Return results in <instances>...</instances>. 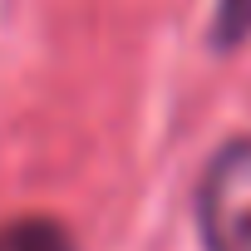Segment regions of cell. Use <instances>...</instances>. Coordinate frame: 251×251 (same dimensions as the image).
<instances>
[{
    "instance_id": "6da1fadb",
    "label": "cell",
    "mask_w": 251,
    "mask_h": 251,
    "mask_svg": "<svg viewBox=\"0 0 251 251\" xmlns=\"http://www.w3.org/2000/svg\"><path fill=\"white\" fill-rule=\"evenodd\" d=\"M197 231L207 251H251V138H231L197 182Z\"/></svg>"
},
{
    "instance_id": "7a4b0ae2",
    "label": "cell",
    "mask_w": 251,
    "mask_h": 251,
    "mask_svg": "<svg viewBox=\"0 0 251 251\" xmlns=\"http://www.w3.org/2000/svg\"><path fill=\"white\" fill-rule=\"evenodd\" d=\"M0 251H74V246H69V231L59 222L25 217V222L0 226Z\"/></svg>"
}]
</instances>
